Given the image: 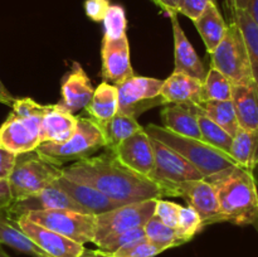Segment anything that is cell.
I'll use <instances>...</instances> for the list:
<instances>
[{"mask_svg": "<svg viewBox=\"0 0 258 257\" xmlns=\"http://www.w3.org/2000/svg\"><path fill=\"white\" fill-rule=\"evenodd\" d=\"M62 175L88 184L121 204L166 197L159 184L126 168L110 150L63 166Z\"/></svg>", "mask_w": 258, "mask_h": 257, "instance_id": "6da1fadb", "label": "cell"}, {"mask_svg": "<svg viewBox=\"0 0 258 257\" xmlns=\"http://www.w3.org/2000/svg\"><path fill=\"white\" fill-rule=\"evenodd\" d=\"M206 179L216 189L224 222L237 226L253 223L258 212V191L252 170L234 165Z\"/></svg>", "mask_w": 258, "mask_h": 257, "instance_id": "7a4b0ae2", "label": "cell"}, {"mask_svg": "<svg viewBox=\"0 0 258 257\" xmlns=\"http://www.w3.org/2000/svg\"><path fill=\"white\" fill-rule=\"evenodd\" d=\"M48 108L49 105L33 98H15L12 112L0 126V148L15 155L34 151L40 145V125Z\"/></svg>", "mask_w": 258, "mask_h": 257, "instance_id": "3957f363", "label": "cell"}, {"mask_svg": "<svg viewBox=\"0 0 258 257\" xmlns=\"http://www.w3.org/2000/svg\"><path fill=\"white\" fill-rule=\"evenodd\" d=\"M144 131L154 140L165 144L166 146L175 150L185 158L203 178H211L226 169L237 165L229 154L209 145L202 139L188 138L171 133L164 126L149 123L144 127Z\"/></svg>", "mask_w": 258, "mask_h": 257, "instance_id": "277c9868", "label": "cell"}, {"mask_svg": "<svg viewBox=\"0 0 258 257\" xmlns=\"http://www.w3.org/2000/svg\"><path fill=\"white\" fill-rule=\"evenodd\" d=\"M105 146V138L97 123L90 117L78 116L77 127L70 139L62 143H43L35 151L48 163L63 168L64 164L96 155Z\"/></svg>", "mask_w": 258, "mask_h": 257, "instance_id": "5b68a950", "label": "cell"}, {"mask_svg": "<svg viewBox=\"0 0 258 257\" xmlns=\"http://www.w3.org/2000/svg\"><path fill=\"white\" fill-rule=\"evenodd\" d=\"M62 175V168L48 163L37 151L19 154L8 178L13 201H23L39 193Z\"/></svg>", "mask_w": 258, "mask_h": 257, "instance_id": "8992f818", "label": "cell"}, {"mask_svg": "<svg viewBox=\"0 0 258 257\" xmlns=\"http://www.w3.org/2000/svg\"><path fill=\"white\" fill-rule=\"evenodd\" d=\"M211 54V67L223 73L232 85L253 82L246 42L236 23L231 22L222 42Z\"/></svg>", "mask_w": 258, "mask_h": 257, "instance_id": "52a82bcc", "label": "cell"}, {"mask_svg": "<svg viewBox=\"0 0 258 257\" xmlns=\"http://www.w3.org/2000/svg\"><path fill=\"white\" fill-rule=\"evenodd\" d=\"M156 201L158 199H148L123 204L112 211L95 216L93 243L97 246L105 239L145 226L146 222L154 216Z\"/></svg>", "mask_w": 258, "mask_h": 257, "instance_id": "ba28073f", "label": "cell"}, {"mask_svg": "<svg viewBox=\"0 0 258 257\" xmlns=\"http://www.w3.org/2000/svg\"><path fill=\"white\" fill-rule=\"evenodd\" d=\"M151 143L155 156L151 180L164 189L166 197H179L178 185L180 183L203 179V175L175 150L154 139Z\"/></svg>", "mask_w": 258, "mask_h": 257, "instance_id": "9c48e42d", "label": "cell"}, {"mask_svg": "<svg viewBox=\"0 0 258 257\" xmlns=\"http://www.w3.org/2000/svg\"><path fill=\"white\" fill-rule=\"evenodd\" d=\"M34 223L54 231L77 243L85 244L95 238V216L68 209L35 211L23 214Z\"/></svg>", "mask_w": 258, "mask_h": 257, "instance_id": "30bf717a", "label": "cell"}, {"mask_svg": "<svg viewBox=\"0 0 258 257\" xmlns=\"http://www.w3.org/2000/svg\"><path fill=\"white\" fill-rule=\"evenodd\" d=\"M164 81L159 78L131 76L123 82L115 85L118 92V112L135 117L156 106H165L160 90Z\"/></svg>", "mask_w": 258, "mask_h": 257, "instance_id": "8fae6325", "label": "cell"}, {"mask_svg": "<svg viewBox=\"0 0 258 257\" xmlns=\"http://www.w3.org/2000/svg\"><path fill=\"white\" fill-rule=\"evenodd\" d=\"M178 193L179 197L184 198L186 204L198 213L203 228L208 224L224 222L219 209L216 189L207 179H196L180 183L178 185Z\"/></svg>", "mask_w": 258, "mask_h": 257, "instance_id": "7c38bea8", "label": "cell"}, {"mask_svg": "<svg viewBox=\"0 0 258 257\" xmlns=\"http://www.w3.org/2000/svg\"><path fill=\"white\" fill-rule=\"evenodd\" d=\"M20 229L42 248L48 257H78L85 251V246L54 231L34 223L25 216L13 219Z\"/></svg>", "mask_w": 258, "mask_h": 257, "instance_id": "4fadbf2b", "label": "cell"}, {"mask_svg": "<svg viewBox=\"0 0 258 257\" xmlns=\"http://www.w3.org/2000/svg\"><path fill=\"white\" fill-rule=\"evenodd\" d=\"M113 153L126 168L148 179L153 178L155 156L150 136L144 128L125 139Z\"/></svg>", "mask_w": 258, "mask_h": 257, "instance_id": "5bb4252c", "label": "cell"}, {"mask_svg": "<svg viewBox=\"0 0 258 257\" xmlns=\"http://www.w3.org/2000/svg\"><path fill=\"white\" fill-rule=\"evenodd\" d=\"M52 209H68V211L86 213L80 204L76 203L57 184L53 183L34 196L28 197L23 201L13 202L4 214L10 219H15L28 212L52 211Z\"/></svg>", "mask_w": 258, "mask_h": 257, "instance_id": "9a60e30c", "label": "cell"}, {"mask_svg": "<svg viewBox=\"0 0 258 257\" xmlns=\"http://www.w3.org/2000/svg\"><path fill=\"white\" fill-rule=\"evenodd\" d=\"M101 57H102L101 75L105 82L118 85L135 75L131 66L127 34L117 39H102Z\"/></svg>", "mask_w": 258, "mask_h": 257, "instance_id": "2e32d148", "label": "cell"}, {"mask_svg": "<svg viewBox=\"0 0 258 257\" xmlns=\"http://www.w3.org/2000/svg\"><path fill=\"white\" fill-rule=\"evenodd\" d=\"M60 92L62 101L58 102V105L72 115L85 110L92 98L95 88L87 73L78 62H73L70 72L63 77Z\"/></svg>", "mask_w": 258, "mask_h": 257, "instance_id": "e0dca14e", "label": "cell"}, {"mask_svg": "<svg viewBox=\"0 0 258 257\" xmlns=\"http://www.w3.org/2000/svg\"><path fill=\"white\" fill-rule=\"evenodd\" d=\"M54 183L64 193H67L76 203L80 204L87 214L97 216V214L105 213V212L112 211L117 207L123 206V204L108 198L107 196L101 193L98 189L93 188L88 184H83L80 183V181L68 179L63 175H60Z\"/></svg>", "mask_w": 258, "mask_h": 257, "instance_id": "ac0fdd59", "label": "cell"}, {"mask_svg": "<svg viewBox=\"0 0 258 257\" xmlns=\"http://www.w3.org/2000/svg\"><path fill=\"white\" fill-rule=\"evenodd\" d=\"M173 27L174 37V63H175V72H183L189 76L204 81L207 75L206 67L197 54L196 49L186 38L179 23L176 14L169 15Z\"/></svg>", "mask_w": 258, "mask_h": 257, "instance_id": "d6986e66", "label": "cell"}, {"mask_svg": "<svg viewBox=\"0 0 258 257\" xmlns=\"http://www.w3.org/2000/svg\"><path fill=\"white\" fill-rule=\"evenodd\" d=\"M203 81L183 72L174 71L163 82L160 95L166 105L201 102Z\"/></svg>", "mask_w": 258, "mask_h": 257, "instance_id": "ffe728a7", "label": "cell"}, {"mask_svg": "<svg viewBox=\"0 0 258 257\" xmlns=\"http://www.w3.org/2000/svg\"><path fill=\"white\" fill-rule=\"evenodd\" d=\"M76 127H77V117L75 115L66 111L58 103L49 105L40 125V144L66 141L73 135Z\"/></svg>", "mask_w": 258, "mask_h": 257, "instance_id": "44dd1931", "label": "cell"}, {"mask_svg": "<svg viewBox=\"0 0 258 257\" xmlns=\"http://www.w3.org/2000/svg\"><path fill=\"white\" fill-rule=\"evenodd\" d=\"M161 121L164 127L178 135L202 139L198 118L193 103H171L161 110Z\"/></svg>", "mask_w": 258, "mask_h": 257, "instance_id": "7402d4cb", "label": "cell"}, {"mask_svg": "<svg viewBox=\"0 0 258 257\" xmlns=\"http://www.w3.org/2000/svg\"><path fill=\"white\" fill-rule=\"evenodd\" d=\"M232 102L239 127L258 130V86L253 82L232 86Z\"/></svg>", "mask_w": 258, "mask_h": 257, "instance_id": "603a6c76", "label": "cell"}, {"mask_svg": "<svg viewBox=\"0 0 258 257\" xmlns=\"http://www.w3.org/2000/svg\"><path fill=\"white\" fill-rule=\"evenodd\" d=\"M193 23L201 34L208 53H212L216 49L217 45L223 39L227 28H228V24L224 22L216 3H211L204 9L201 17L194 20Z\"/></svg>", "mask_w": 258, "mask_h": 257, "instance_id": "cb8c5ba5", "label": "cell"}, {"mask_svg": "<svg viewBox=\"0 0 258 257\" xmlns=\"http://www.w3.org/2000/svg\"><path fill=\"white\" fill-rule=\"evenodd\" d=\"M90 118L96 122H103L112 118L118 112V92L115 85L105 82L95 88L92 98L85 107Z\"/></svg>", "mask_w": 258, "mask_h": 257, "instance_id": "d4e9b609", "label": "cell"}, {"mask_svg": "<svg viewBox=\"0 0 258 257\" xmlns=\"http://www.w3.org/2000/svg\"><path fill=\"white\" fill-rule=\"evenodd\" d=\"M96 123L101 128L103 138H105V149L110 151H115L125 139L144 128L135 117L121 115V113H116L110 120Z\"/></svg>", "mask_w": 258, "mask_h": 257, "instance_id": "484cf974", "label": "cell"}, {"mask_svg": "<svg viewBox=\"0 0 258 257\" xmlns=\"http://www.w3.org/2000/svg\"><path fill=\"white\" fill-rule=\"evenodd\" d=\"M231 156L237 165L248 170L258 166V130H243L239 127L233 136Z\"/></svg>", "mask_w": 258, "mask_h": 257, "instance_id": "4316f807", "label": "cell"}, {"mask_svg": "<svg viewBox=\"0 0 258 257\" xmlns=\"http://www.w3.org/2000/svg\"><path fill=\"white\" fill-rule=\"evenodd\" d=\"M4 243L18 251L33 257H48L42 248L37 246L13 219L0 213V244Z\"/></svg>", "mask_w": 258, "mask_h": 257, "instance_id": "83f0119b", "label": "cell"}, {"mask_svg": "<svg viewBox=\"0 0 258 257\" xmlns=\"http://www.w3.org/2000/svg\"><path fill=\"white\" fill-rule=\"evenodd\" d=\"M197 110L211 118L212 121L226 130L233 138L239 130V123L237 120L236 110L232 100L226 101H204L196 103Z\"/></svg>", "mask_w": 258, "mask_h": 257, "instance_id": "f1b7e54d", "label": "cell"}, {"mask_svg": "<svg viewBox=\"0 0 258 257\" xmlns=\"http://www.w3.org/2000/svg\"><path fill=\"white\" fill-rule=\"evenodd\" d=\"M231 13V22L238 25L239 30L246 42L248 49L249 62H251L252 77L258 86V27L251 19L248 13L242 9H228Z\"/></svg>", "mask_w": 258, "mask_h": 257, "instance_id": "f546056e", "label": "cell"}, {"mask_svg": "<svg viewBox=\"0 0 258 257\" xmlns=\"http://www.w3.org/2000/svg\"><path fill=\"white\" fill-rule=\"evenodd\" d=\"M193 108L197 113V118H198L199 130H201L202 140L206 141L209 145L214 146V148L219 149V150L224 151V153H231L232 143H233V138L227 133L226 130L217 125L214 121L207 117L202 112L197 110L196 103H193ZM231 155V154H229Z\"/></svg>", "mask_w": 258, "mask_h": 257, "instance_id": "4dcf8cb0", "label": "cell"}, {"mask_svg": "<svg viewBox=\"0 0 258 257\" xmlns=\"http://www.w3.org/2000/svg\"><path fill=\"white\" fill-rule=\"evenodd\" d=\"M232 82L216 68L211 67L207 71L206 78L202 86L201 102L204 101H226L232 100Z\"/></svg>", "mask_w": 258, "mask_h": 257, "instance_id": "1f68e13d", "label": "cell"}, {"mask_svg": "<svg viewBox=\"0 0 258 257\" xmlns=\"http://www.w3.org/2000/svg\"><path fill=\"white\" fill-rule=\"evenodd\" d=\"M144 232H145V237L149 241L164 248L165 251L171 248V247L180 246L178 237H176L175 229L165 226L163 222H160L154 216L145 223Z\"/></svg>", "mask_w": 258, "mask_h": 257, "instance_id": "d6a6232c", "label": "cell"}, {"mask_svg": "<svg viewBox=\"0 0 258 257\" xmlns=\"http://www.w3.org/2000/svg\"><path fill=\"white\" fill-rule=\"evenodd\" d=\"M103 29V39H117L126 34L127 29V19H126V13L121 5H110L105 18L102 20Z\"/></svg>", "mask_w": 258, "mask_h": 257, "instance_id": "836d02e7", "label": "cell"}, {"mask_svg": "<svg viewBox=\"0 0 258 257\" xmlns=\"http://www.w3.org/2000/svg\"><path fill=\"white\" fill-rule=\"evenodd\" d=\"M203 228L202 226V219L196 211L191 207H181L180 218L179 223L175 228L176 237H178L179 243L183 244L193 239V237Z\"/></svg>", "mask_w": 258, "mask_h": 257, "instance_id": "e575fe53", "label": "cell"}, {"mask_svg": "<svg viewBox=\"0 0 258 257\" xmlns=\"http://www.w3.org/2000/svg\"><path fill=\"white\" fill-rule=\"evenodd\" d=\"M165 249L156 246L153 242L149 241L146 237L136 241L130 242L123 247L118 248L113 253L107 254L110 257H155Z\"/></svg>", "mask_w": 258, "mask_h": 257, "instance_id": "d590c367", "label": "cell"}, {"mask_svg": "<svg viewBox=\"0 0 258 257\" xmlns=\"http://www.w3.org/2000/svg\"><path fill=\"white\" fill-rule=\"evenodd\" d=\"M144 237H145V232H144V227H141V228L131 229V231L123 232V233L117 234V236H113L111 238L105 239L100 244H97V248L102 253L111 254L115 251H117L118 248L125 246V244L136 241V239L144 238Z\"/></svg>", "mask_w": 258, "mask_h": 257, "instance_id": "8d00e7d4", "label": "cell"}, {"mask_svg": "<svg viewBox=\"0 0 258 257\" xmlns=\"http://www.w3.org/2000/svg\"><path fill=\"white\" fill-rule=\"evenodd\" d=\"M180 204H176L170 201H165V199H158L156 201L154 217H156L159 221L163 222L165 226H169L175 229L179 223V218H180Z\"/></svg>", "mask_w": 258, "mask_h": 257, "instance_id": "74e56055", "label": "cell"}, {"mask_svg": "<svg viewBox=\"0 0 258 257\" xmlns=\"http://www.w3.org/2000/svg\"><path fill=\"white\" fill-rule=\"evenodd\" d=\"M211 3H216V0H179L176 12L194 22Z\"/></svg>", "mask_w": 258, "mask_h": 257, "instance_id": "f35d334b", "label": "cell"}, {"mask_svg": "<svg viewBox=\"0 0 258 257\" xmlns=\"http://www.w3.org/2000/svg\"><path fill=\"white\" fill-rule=\"evenodd\" d=\"M110 5V0H86L85 13L93 22H102Z\"/></svg>", "mask_w": 258, "mask_h": 257, "instance_id": "ab89813d", "label": "cell"}, {"mask_svg": "<svg viewBox=\"0 0 258 257\" xmlns=\"http://www.w3.org/2000/svg\"><path fill=\"white\" fill-rule=\"evenodd\" d=\"M17 155L0 148V179H8L14 168Z\"/></svg>", "mask_w": 258, "mask_h": 257, "instance_id": "60d3db41", "label": "cell"}, {"mask_svg": "<svg viewBox=\"0 0 258 257\" xmlns=\"http://www.w3.org/2000/svg\"><path fill=\"white\" fill-rule=\"evenodd\" d=\"M13 202L14 201H13L8 179H0V213H5Z\"/></svg>", "mask_w": 258, "mask_h": 257, "instance_id": "b9f144b4", "label": "cell"}, {"mask_svg": "<svg viewBox=\"0 0 258 257\" xmlns=\"http://www.w3.org/2000/svg\"><path fill=\"white\" fill-rule=\"evenodd\" d=\"M155 5H158L163 12L166 14H178L176 9H178V2L179 0H151Z\"/></svg>", "mask_w": 258, "mask_h": 257, "instance_id": "7bdbcfd3", "label": "cell"}, {"mask_svg": "<svg viewBox=\"0 0 258 257\" xmlns=\"http://www.w3.org/2000/svg\"><path fill=\"white\" fill-rule=\"evenodd\" d=\"M15 97L9 92V91L5 88V86L3 85V82L0 81V103H4L12 107L13 103H14Z\"/></svg>", "mask_w": 258, "mask_h": 257, "instance_id": "ee69618b", "label": "cell"}, {"mask_svg": "<svg viewBox=\"0 0 258 257\" xmlns=\"http://www.w3.org/2000/svg\"><path fill=\"white\" fill-rule=\"evenodd\" d=\"M246 12L251 17V19L256 23L258 27V0H249L246 8Z\"/></svg>", "mask_w": 258, "mask_h": 257, "instance_id": "f6af8a7d", "label": "cell"}, {"mask_svg": "<svg viewBox=\"0 0 258 257\" xmlns=\"http://www.w3.org/2000/svg\"><path fill=\"white\" fill-rule=\"evenodd\" d=\"M249 0H227V8L228 9H242L246 10Z\"/></svg>", "mask_w": 258, "mask_h": 257, "instance_id": "bcb514c9", "label": "cell"}, {"mask_svg": "<svg viewBox=\"0 0 258 257\" xmlns=\"http://www.w3.org/2000/svg\"><path fill=\"white\" fill-rule=\"evenodd\" d=\"M78 257H110L107 256V254L102 253L101 251H98V249H95V251H92V249H86L82 252V254Z\"/></svg>", "mask_w": 258, "mask_h": 257, "instance_id": "7dc6e473", "label": "cell"}, {"mask_svg": "<svg viewBox=\"0 0 258 257\" xmlns=\"http://www.w3.org/2000/svg\"><path fill=\"white\" fill-rule=\"evenodd\" d=\"M0 257H10L9 254H8L7 252L2 248V246H0Z\"/></svg>", "mask_w": 258, "mask_h": 257, "instance_id": "c3c4849f", "label": "cell"}, {"mask_svg": "<svg viewBox=\"0 0 258 257\" xmlns=\"http://www.w3.org/2000/svg\"><path fill=\"white\" fill-rule=\"evenodd\" d=\"M254 226V228L257 229V232H258V212H257V216H256V218H254V221H253V223H252Z\"/></svg>", "mask_w": 258, "mask_h": 257, "instance_id": "681fc988", "label": "cell"}]
</instances>
